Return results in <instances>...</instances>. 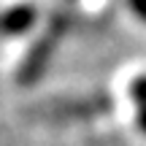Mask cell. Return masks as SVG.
<instances>
[{
	"instance_id": "3957f363",
	"label": "cell",
	"mask_w": 146,
	"mask_h": 146,
	"mask_svg": "<svg viewBox=\"0 0 146 146\" xmlns=\"http://www.w3.org/2000/svg\"><path fill=\"white\" fill-rule=\"evenodd\" d=\"M130 5H133V11H135L141 19H146V0H130Z\"/></svg>"
},
{
	"instance_id": "6da1fadb",
	"label": "cell",
	"mask_w": 146,
	"mask_h": 146,
	"mask_svg": "<svg viewBox=\"0 0 146 146\" xmlns=\"http://www.w3.org/2000/svg\"><path fill=\"white\" fill-rule=\"evenodd\" d=\"M35 22V8L30 3H14L0 14V35H22Z\"/></svg>"
},
{
	"instance_id": "7a4b0ae2",
	"label": "cell",
	"mask_w": 146,
	"mask_h": 146,
	"mask_svg": "<svg viewBox=\"0 0 146 146\" xmlns=\"http://www.w3.org/2000/svg\"><path fill=\"white\" fill-rule=\"evenodd\" d=\"M133 98H135L138 108H141V127L146 130V78H138L133 84Z\"/></svg>"
}]
</instances>
